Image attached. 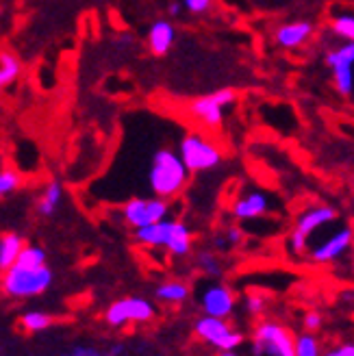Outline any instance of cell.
Instances as JSON below:
<instances>
[{
    "instance_id": "30bf717a",
    "label": "cell",
    "mask_w": 354,
    "mask_h": 356,
    "mask_svg": "<svg viewBox=\"0 0 354 356\" xmlns=\"http://www.w3.org/2000/svg\"><path fill=\"white\" fill-rule=\"evenodd\" d=\"M324 63L332 74V85L341 96L354 94V42H344L326 50Z\"/></svg>"
},
{
    "instance_id": "3957f363",
    "label": "cell",
    "mask_w": 354,
    "mask_h": 356,
    "mask_svg": "<svg viewBox=\"0 0 354 356\" xmlns=\"http://www.w3.org/2000/svg\"><path fill=\"white\" fill-rule=\"evenodd\" d=\"M339 220L337 209H332L328 204H315L305 209L293 222V228L287 237V248L291 254H307L309 252V241L311 237L330 224Z\"/></svg>"
},
{
    "instance_id": "5b68a950",
    "label": "cell",
    "mask_w": 354,
    "mask_h": 356,
    "mask_svg": "<svg viewBox=\"0 0 354 356\" xmlns=\"http://www.w3.org/2000/svg\"><path fill=\"white\" fill-rule=\"evenodd\" d=\"M252 356H296V337L276 319H261L252 328Z\"/></svg>"
},
{
    "instance_id": "7a4b0ae2",
    "label": "cell",
    "mask_w": 354,
    "mask_h": 356,
    "mask_svg": "<svg viewBox=\"0 0 354 356\" xmlns=\"http://www.w3.org/2000/svg\"><path fill=\"white\" fill-rule=\"evenodd\" d=\"M52 280H55V274L48 265L44 267H22V265H13L7 272H3V278H0V289H3L5 296L9 298H35L42 296L50 289Z\"/></svg>"
},
{
    "instance_id": "6da1fadb",
    "label": "cell",
    "mask_w": 354,
    "mask_h": 356,
    "mask_svg": "<svg viewBox=\"0 0 354 356\" xmlns=\"http://www.w3.org/2000/svg\"><path fill=\"white\" fill-rule=\"evenodd\" d=\"M187 181H189V170L183 163L179 152L172 148H159L152 154V161L148 168V187L152 195L172 200L179 193H183Z\"/></svg>"
},
{
    "instance_id": "2e32d148",
    "label": "cell",
    "mask_w": 354,
    "mask_h": 356,
    "mask_svg": "<svg viewBox=\"0 0 354 356\" xmlns=\"http://www.w3.org/2000/svg\"><path fill=\"white\" fill-rule=\"evenodd\" d=\"M174 42H176V29H174V24L170 20H156V22L150 24L148 38H146L150 55L166 57L168 52L172 50Z\"/></svg>"
},
{
    "instance_id": "e575fe53",
    "label": "cell",
    "mask_w": 354,
    "mask_h": 356,
    "mask_svg": "<svg viewBox=\"0 0 354 356\" xmlns=\"http://www.w3.org/2000/svg\"><path fill=\"white\" fill-rule=\"evenodd\" d=\"M218 356H239V354H237V350H222V352H218Z\"/></svg>"
},
{
    "instance_id": "ffe728a7",
    "label": "cell",
    "mask_w": 354,
    "mask_h": 356,
    "mask_svg": "<svg viewBox=\"0 0 354 356\" xmlns=\"http://www.w3.org/2000/svg\"><path fill=\"white\" fill-rule=\"evenodd\" d=\"M63 200V187L59 181H50L42 193V198L38 200V213L42 218H52L57 213V209L61 207Z\"/></svg>"
},
{
    "instance_id": "5bb4252c",
    "label": "cell",
    "mask_w": 354,
    "mask_h": 356,
    "mask_svg": "<svg viewBox=\"0 0 354 356\" xmlns=\"http://www.w3.org/2000/svg\"><path fill=\"white\" fill-rule=\"evenodd\" d=\"M315 33V24L309 20H293L280 24L274 31V42L282 50H296L300 46H305Z\"/></svg>"
},
{
    "instance_id": "d4e9b609",
    "label": "cell",
    "mask_w": 354,
    "mask_h": 356,
    "mask_svg": "<svg viewBox=\"0 0 354 356\" xmlns=\"http://www.w3.org/2000/svg\"><path fill=\"white\" fill-rule=\"evenodd\" d=\"M15 265L31 267V270H35V267H44L46 265V250L40 245H24Z\"/></svg>"
},
{
    "instance_id": "9c48e42d",
    "label": "cell",
    "mask_w": 354,
    "mask_h": 356,
    "mask_svg": "<svg viewBox=\"0 0 354 356\" xmlns=\"http://www.w3.org/2000/svg\"><path fill=\"white\" fill-rule=\"evenodd\" d=\"M193 332H196L200 339L209 346L222 350H237L243 346L246 334L241 330H235L228 326L226 319L220 317H211V315H202L193 322Z\"/></svg>"
},
{
    "instance_id": "44dd1931",
    "label": "cell",
    "mask_w": 354,
    "mask_h": 356,
    "mask_svg": "<svg viewBox=\"0 0 354 356\" xmlns=\"http://www.w3.org/2000/svg\"><path fill=\"white\" fill-rule=\"evenodd\" d=\"M328 31L332 38L341 42H354V11L332 13L328 20Z\"/></svg>"
},
{
    "instance_id": "1f68e13d",
    "label": "cell",
    "mask_w": 354,
    "mask_h": 356,
    "mask_svg": "<svg viewBox=\"0 0 354 356\" xmlns=\"http://www.w3.org/2000/svg\"><path fill=\"white\" fill-rule=\"evenodd\" d=\"M324 356H354V343H339L335 348H328Z\"/></svg>"
},
{
    "instance_id": "4fadbf2b",
    "label": "cell",
    "mask_w": 354,
    "mask_h": 356,
    "mask_svg": "<svg viewBox=\"0 0 354 356\" xmlns=\"http://www.w3.org/2000/svg\"><path fill=\"white\" fill-rule=\"evenodd\" d=\"M272 209V200L270 195L265 191H259V189H252V191H246L243 195L233 202V218L239 220V222H248V220H257V218H263L268 216Z\"/></svg>"
},
{
    "instance_id": "83f0119b",
    "label": "cell",
    "mask_w": 354,
    "mask_h": 356,
    "mask_svg": "<svg viewBox=\"0 0 354 356\" xmlns=\"http://www.w3.org/2000/svg\"><path fill=\"white\" fill-rule=\"evenodd\" d=\"M185 11H189L191 15H204L214 9L216 0H181Z\"/></svg>"
},
{
    "instance_id": "8992f818",
    "label": "cell",
    "mask_w": 354,
    "mask_h": 356,
    "mask_svg": "<svg viewBox=\"0 0 354 356\" xmlns=\"http://www.w3.org/2000/svg\"><path fill=\"white\" fill-rule=\"evenodd\" d=\"M237 100V94L233 87H222L214 94H207L200 98H193L187 104V113L200 122L204 129L209 131H218L222 129L224 118H226V109Z\"/></svg>"
},
{
    "instance_id": "484cf974",
    "label": "cell",
    "mask_w": 354,
    "mask_h": 356,
    "mask_svg": "<svg viewBox=\"0 0 354 356\" xmlns=\"http://www.w3.org/2000/svg\"><path fill=\"white\" fill-rule=\"evenodd\" d=\"M268 309V296L261 293V291H252V293H246L243 298V311L252 317L263 315V311Z\"/></svg>"
},
{
    "instance_id": "277c9868",
    "label": "cell",
    "mask_w": 354,
    "mask_h": 356,
    "mask_svg": "<svg viewBox=\"0 0 354 356\" xmlns=\"http://www.w3.org/2000/svg\"><path fill=\"white\" fill-rule=\"evenodd\" d=\"M179 154L189 174H202L216 170L224 161V152L214 139L202 133H187L179 141Z\"/></svg>"
},
{
    "instance_id": "e0dca14e",
    "label": "cell",
    "mask_w": 354,
    "mask_h": 356,
    "mask_svg": "<svg viewBox=\"0 0 354 356\" xmlns=\"http://www.w3.org/2000/svg\"><path fill=\"white\" fill-rule=\"evenodd\" d=\"M191 296V287L183 280H166L161 284H156L154 298L163 305H183Z\"/></svg>"
},
{
    "instance_id": "4dcf8cb0",
    "label": "cell",
    "mask_w": 354,
    "mask_h": 356,
    "mask_svg": "<svg viewBox=\"0 0 354 356\" xmlns=\"http://www.w3.org/2000/svg\"><path fill=\"white\" fill-rule=\"evenodd\" d=\"M70 352H72V356H107V352H102L94 346H74Z\"/></svg>"
},
{
    "instance_id": "ba28073f",
    "label": "cell",
    "mask_w": 354,
    "mask_h": 356,
    "mask_svg": "<svg viewBox=\"0 0 354 356\" xmlns=\"http://www.w3.org/2000/svg\"><path fill=\"white\" fill-rule=\"evenodd\" d=\"M170 211H172L170 200L152 195V198H131V200H127L120 209V216H122L124 224L131 226L133 230H137V228L156 224L161 220H168Z\"/></svg>"
},
{
    "instance_id": "603a6c76",
    "label": "cell",
    "mask_w": 354,
    "mask_h": 356,
    "mask_svg": "<svg viewBox=\"0 0 354 356\" xmlns=\"http://www.w3.org/2000/svg\"><path fill=\"white\" fill-rule=\"evenodd\" d=\"M20 326L26 332H42L52 326V315L44 311H26L20 315Z\"/></svg>"
},
{
    "instance_id": "52a82bcc",
    "label": "cell",
    "mask_w": 354,
    "mask_h": 356,
    "mask_svg": "<svg viewBox=\"0 0 354 356\" xmlns=\"http://www.w3.org/2000/svg\"><path fill=\"white\" fill-rule=\"evenodd\" d=\"M156 317V307L150 300L129 296L111 302L109 309L104 311V322L111 328H124L127 324H148Z\"/></svg>"
},
{
    "instance_id": "7402d4cb",
    "label": "cell",
    "mask_w": 354,
    "mask_h": 356,
    "mask_svg": "<svg viewBox=\"0 0 354 356\" xmlns=\"http://www.w3.org/2000/svg\"><path fill=\"white\" fill-rule=\"evenodd\" d=\"M196 267L209 278L220 280L224 276V263L216 250H200L196 254Z\"/></svg>"
},
{
    "instance_id": "d590c367",
    "label": "cell",
    "mask_w": 354,
    "mask_h": 356,
    "mask_svg": "<svg viewBox=\"0 0 354 356\" xmlns=\"http://www.w3.org/2000/svg\"><path fill=\"white\" fill-rule=\"evenodd\" d=\"M59 356H72V352H65V354H59Z\"/></svg>"
},
{
    "instance_id": "f546056e",
    "label": "cell",
    "mask_w": 354,
    "mask_h": 356,
    "mask_svg": "<svg viewBox=\"0 0 354 356\" xmlns=\"http://www.w3.org/2000/svg\"><path fill=\"white\" fill-rule=\"evenodd\" d=\"M224 237H226L228 245H231V248H237V245L243 241V230L237 228V226H228V228L224 230Z\"/></svg>"
},
{
    "instance_id": "d6a6232c",
    "label": "cell",
    "mask_w": 354,
    "mask_h": 356,
    "mask_svg": "<svg viewBox=\"0 0 354 356\" xmlns=\"http://www.w3.org/2000/svg\"><path fill=\"white\" fill-rule=\"evenodd\" d=\"M183 9H185V7H183L181 0H170L166 11H168V17H170V20H174V17H179V15H181Z\"/></svg>"
},
{
    "instance_id": "d6986e66",
    "label": "cell",
    "mask_w": 354,
    "mask_h": 356,
    "mask_svg": "<svg viewBox=\"0 0 354 356\" xmlns=\"http://www.w3.org/2000/svg\"><path fill=\"white\" fill-rule=\"evenodd\" d=\"M22 74V63L13 52L0 50V92L9 89Z\"/></svg>"
},
{
    "instance_id": "7c38bea8",
    "label": "cell",
    "mask_w": 354,
    "mask_h": 356,
    "mask_svg": "<svg viewBox=\"0 0 354 356\" xmlns=\"http://www.w3.org/2000/svg\"><path fill=\"white\" fill-rule=\"evenodd\" d=\"M352 248H354V228L341 226L335 230L332 235L322 239L320 243L311 245L307 254L315 265H332V263L341 261Z\"/></svg>"
},
{
    "instance_id": "8fae6325",
    "label": "cell",
    "mask_w": 354,
    "mask_h": 356,
    "mask_svg": "<svg viewBox=\"0 0 354 356\" xmlns=\"http://www.w3.org/2000/svg\"><path fill=\"white\" fill-rule=\"evenodd\" d=\"M198 305H200L202 315L228 319L237 309V298H235V291L228 287L226 282L211 280V282L202 284L200 296H198Z\"/></svg>"
},
{
    "instance_id": "cb8c5ba5",
    "label": "cell",
    "mask_w": 354,
    "mask_h": 356,
    "mask_svg": "<svg viewBox=\"0 0 354 356\" xmlns=\"http://www.w3.org/2000/svg\"><path fill=\"white\" fill-rule=\"evenodd\" d=\"M296 356H324L320 339L315 337V332H300L296 337Z\"/></svg>"
},
{
    "instance_id": "ac0fdd59",
    "label": "cell",
    "mask_w": 354,
    "mask_h": 356,
    "mask_svg": "<svg viewBox=\"0 0 354 356\" xmlns=\"http://www.w3.org/2000/svg\"><path fill=\"white\" fill-rule=\"evenodd\" d=\"M24 245V239L17 233H5L0 237V272H7L9 267L17 263V257H20Z\"/></svg>"
},
{
    "instance_id": "4316f807",
    "label": "cell",
    "mask_w": 354,
    "mask_h": 356,
    "mask_svg": "<svg viewBox=\"0 0 354 356\" xmlns=\"http://www.w3.org/2000/svg\"><path fill=\"white\" fill-rule=\"evenodd\" d=\"M20 187V174L15 170H0V198H7Z\"/></svg>"
},
{
    "instance_id": "f1b7e54d",
    "label": "cell",
    "mask_w": 354,
    "mask_h": 356,
    "mask_svg": "<svg viewBox=\"0 0 354 356\" xmlns=\"http://www.w3.org/2000/svg\"><path fill=\"white\" fill-rule=\"evenodd\" d=\"M322 315L317 313V311H307L305 313V317H303V326H305V330H309V332H315V330H320L322 328Z\"/></svg>"
},
{
    "instance_id": "836d02e7",
    "label": "cell",
    "mask_w": 354,
    "mask_h": 356,
    "mask_svg": "<svg viewBox=\"0 0 354 356\" xmlns=\"http://www.w3.org/2000/svg\"><path fill=\"white\" fill-rule=\"evenodd\" d=\"M124 354H127V346H124V343H113L107 350V356H124Z\"/></svg>"
},
{
    "instance_id": "9a60e30c",
    "label": "cell",
    "mask_w": 354,
    "mask_h": 356,
    "mask_svg": "<svg viewBox=\"0 0 354 356\" xmlns=\"http://www.w3.org/2000/svg\"><path fill=\"white\" fill-rule=\"evenodd\" d=\"M174 224H176V220L168 218V220H161V222H156V224H150V226L133 230V237H135V241L139 245H146V248H168V243L172 239V233H174Z\"/></svg>"
}]
</instances>
